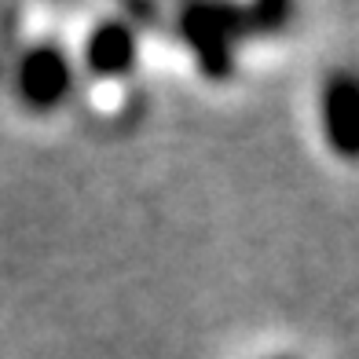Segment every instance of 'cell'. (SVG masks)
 Listing matches in <instances>:
<instances>
[{
  "label": "cell",
  "mask_w": 359,
  "mask_h": 359,
  "mask_svg": "<svg viewBox=\"0 0 359 359\" xmlns=\"http://www.w3.org/2000/svg\"><path fill=\"white\" fill-rule=\"evenodd\" d=\"M242 22L246 15L235 8H187L180 15V34L202 55L205 74L224 77L231 70V37L242 29Z\"/></svg>",
  "instance_id": "6da1fadb"
},
{
  "label": "cell",
  "mask_w": 359,
  "mask_h": 359,
  "mask_svg": "<svg viewBox=\"0 0 359 359\" xmlns=\"http://www.w3.org/2000/svg\"><path fill=\"white\" fill-rule=\"evenodd\" d=\"M70 62L55 44L29 48L19 62V95L29 110H55L70 95Z\"/></svg>",
  "instance_id": "7a4b0ae2"
},
{
  "label": "cell",
  "mask_w": 359,
  "mask_h": 359,
  "mask_svg": "<svg viewBox=\"0 0 359 359\" xmlns=\"http://www.w3.org/2000/svg\"><path fill=\"white\" fill-rule=\"evenodd\" d=\"M323 133L341 158H352L359 147V88L348 74H337L323 88Z\"/></svg>",
  "instance_id": "3957f363"
},
{
  "label": "cell",
  "mask_w": 359,
  "mask_h": 359,
  "mask_svg": "<svg viewBox=\"0 0 359 359\" xmlns=\"http://www.w3.org/2000/svg\"><path fill=\"white\" fill-rule=\"evenodd\" d=\"M85 62L100 77H121L136 62V37L121 22H103L85 44Z\"/></svg>",
  "instance_id": "277c9868"
}]
</instances>
